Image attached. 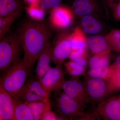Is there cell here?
Masks as SVG:
<instances>
[{"label":"cell","instance_id":"15","mask_svg":"<svg viewBox=\"0 0 120 120\" xmlns=\"http://www.w3.org/2000/svg\"><path fill=\"white\" fill-rule=\"evenodd\" d=\"M31 110L34 120H41L45 113L51 109L49 98L27 103Z\"/></svg>","mask_w":120,"mask_h":120},{"label":"cell","instance_id":"8","mask_svg":"<svg viewBox=\"0 0 120 120\" xmlns=\"http://www.w3.org/2000/svg\"><path fill=\"white\" fill-rule=\"evenodd\" d=\"M63 91L69 97L86 105L90 101L86 93L84 83L78 76H72L65 80L62 87Z\"/></svg>","mask_w":120,"mask_h":120},{"label":"cell","instance_id":"31","mask_svg":"<svg viewBox=\"0 0 120 120\" xmlns=\"http://www.w3.org/2000/svg\"><path fill=\"white\" fill-rule=\"evenodd\" d=\"M60 117H59L55 113L52 112L51 110L45 113L41 120H61Z\"/></svg>","mask_w":120,"mask_h":120},{"label":"cell","instance_id":"17","mask_svg":"<svg viewBox=\"0 0 120 120\" xmlns=\"http://www.w3.org/2000/svg\"><path fill=\"white\" fill-rule=\"evenodd\" d=\"M111 50L109 48L99 53L92 54L88 60L90 68H95L109 66Z\"/></svg>","mask_w":120,"mask_h":120},{"label":"cell","instance_id":"25","mask_svg":"<svg viewBox=\"0 0 120 120\" xmlns=\"http://www.w3.org/2000/svg\"><path fill=\"white\" fill-rule=\"evenodd\" d=\"M20 15H15L0 17V39L6 35L12 24Z\"/></svg>","mask_w":120,"mask_h":120},{"label":"cell","instance_id":"19","mask_svg":"<svg viewBox=\"0 0 120 120\" xmlns=\"http://www.w3.org/2000/svg\"><path fill=\"white\" fill-rule=\"evenodd\" d=\"M25 85L31 91L38 96L43 99L49 98L50 93L44 89L39 79L35 75L30 76Z\"/></svg>","mask_w":120,"mask_h":120},{"label":"cell","instance_id":"33","mask_svg":"<svg viewBox=\"0 0 120 120\" xmlns=\"http://www.w3.org/2000/svg\"><path fill=\"white\" fill-rule=\"evenodd\" d=\"M94 0H75L72 3L73 9L82 6Z\"/></svg>","mask_w":120,"mask_h":120},{"label":"cell","instance_id":"28","mask_svg":"<svg viewBox=\"0 0 120 120\" xmlns=\"http://www.w3.org/2000/svg\"><path fill=\"white\" fill-rule=\"evenodd\" d=\"M110 71V67L109 66L98 68H90L87 72V76L94 78L108 79Z\"/></svg>","mask_w":120,"mask_h":120},{"label":"cell","instance_id":"4","mask_svg":"<svg viewBox=\"0 0 120 120\" xmlns=\"http://www.w3.org/2000/svg\"><path fill=\"white\" fill-rule=\"evenodd\" d=\"M22 50L18 34L5 35L0 39V71L1 74L21 60Z\"/></svg>","mask_w":120,"mask_h":120},{"label":"cell","instance_id":"16","mask_svg":"<svg viewBox=\"0 0 120 120\" xmlns=\"http://www.w3.org/2000/svg\"><path fill=\"white\" fill-rule=\"evenodd\" d=\"M87 45L92 54L99 53L110 48L105 37L91 35L87 38Z\"/></svg>","mask_w":120,"mask_h":120},{"label":"cell","instance_id":"12","mask_svg":"<svg viewBox=\"0 0 120 120\" xmlns=\"http://www.w3.org/2000/svg\"><path fill=\"white\" fill-rule=\"evenodd\" d=\"M52 45L49 41L37 60L35 76L38 79L51 68L50 63L52 61Z\"/></svg>","mask_w":120,"mask_h":120},{"label":"cell","instance_id":"37","mask_svg":"<svg viewBox=\"0 0 120 120\" xmlns=\"http://www.w3.org/2000/svg\"></svg>","mask_w":120,"mask_h":120},{"label":"cell","instance_id":"14","mask_svg":"<svg viewBox=\"0 0 120 120\" xmlns=\"http://www.w3.org/2000/svg\"><path fill=\"white\" fill-rule=\"evenodd\" d=\"M22 9L20 0H0V17L20 15Z\"/></svg>","mask_w":120,"mask_h":120},{"label":"cell","instance_id":"3","mask_svg":"<svg viewBox=\"0 0 120 120\" xmlns=\"http://www.w3.org/2000/svg\"><path fill=\"white\" fill-rule=\"evenodd\" d=\"M31 71L22 59L20 60L1 74L0 85L16 100Z\"/></svg>","mask_w":120,"mask_h":120},{"label":"cell","instance_id":"2","mask_svg":"<svg viewBox=\"0 0 120 120\" xmlns=\"http://www.w3.org/2000/svg\"><path fill=\"white\" fill-rule=\"evenodd\" d=\"M55 94L54 107L62 120H93L98 117L94 112H86L85 105L69 97L64 91Z\"/></svg>","mask_w":120,"mask_h":120},{"label":"cell","instance_id":"35","mask_svg":"<svg viewBox=\"0 0 120 120\" xmlns=\"http://www.w3.org/2000/svg\"><path fill=\"white\" fill-rule=\"evenodd\" d=\"M106 4L110 8H112L115 3V0H105Z\"/></svg>","mask_w":120,"mask_h":120},{"label":"cell","instance_id":"18","mask_svg":"<svg viewBox=\"0 0 120 120\" xmlns=\"http://www.w3.org/2000/svg\"><path fill=\"white\" fill-rule=\"evenodd\" d=\"M70 41L72 50L86 49L87 39L85 33L79 27H75L70 34Z\"/></svg>","mask_w":120,"mask_h":120},{"label":"cell","instance_id":"24","mask_svg":"<svg viewBox=\"0 0 120 120\" xmlns=\"http://www.w3.org/2000/svg\"><path fill=\"white\" fill-rule=\"evenodd\" d=\"M45 99H46L42 98L31 91L25 85L19 92L16 100L27 103L43 101Z\"/></svg>","mask_w":120,"mask_h":120},{"label":"cell","instance_id":"22","mask_svg":"<svg viewBox=\"0 0 120 120\" xmlns=\"http://www.w3.org/2000/svg\"><path fill=\"white\" fill-rule=\"evenodd\" d=\"M105 37L111 50L120 53V30H111Z\"/></svg>","mask_w":120,"mask_h":120},{"label":"cell","instance_id":"26","mask_svg":"<svg viewBox=\"0 0 120 120\" xmlns=\"http://www.w3.org/2000/svg\"><path fill=\"white\" fill-rule=\"evenodd\" d=\"M64 66L67 73L72 77L79 76L84 74L85 67L71 60L65 62Z\"/></svg>","mask_w":120,"mask_h":120},{"label":"cell","instance_id":"9","mask_svg":"<svg viewBox=\"0 0 120 120\" xmlns=\"http://www.w3.org/2000/svg\"><path fill=\"white\" fill-rule=\"evenodd\" d=\"M95 113L105 120H120V97H113L99 102Z\"/></svg>","mask_w":120,"mask_h":120},{"label":"cell","instance_id":"11","mask_svg":"<svg viewBox=\"0 0 120 120\" xmlns=\"http://www.w3.org/2000/svg\"><path fill=\"white\" fill-rule=\"evenodd\" d=\"M16 100L0 85V120H13Z\"/></svg>","mask_w":120,"mask_h":120},{"label":"cell","instance_id":"32","mask_svg":"<svg viewBox=\"0 0 120 120\" xmlns=\"http://www.w3.org/2000/svg\"><path fill=\"white\" fill-rule=\"evenodd\" d=\"M113 10L114 16L117 20L120 21V0L115 2L112 8Z\"/></svg>","mask_w":120,"mask_h":120},{"label":"cell","instance_id":"6","mask_svg":"<svg viewBox=\"0 0 120 120\" xmlns=\"http://www.w3.org/2000/svg\"><path fill=\"white\" fill-rule=\"evenodd\" d=\"M71 33L67 31L60 32L52 45V61L56 65L62 64L72 51L70 41Z\"/></svg>","mask_w":120,"mask_h":120},{"label":"cell","instance_id":"27","mask_svg":"<svg viewBox=\"0 0 120 120\" xmlns=\"http://www.w3.org/2000/svg\"><path fill=\"white\" fill-rule=\"evenodd\" d=\"M87 57L86 49H79L72 50L68 58L85 67L88 63Z\"/></svg>","mask_w":120,"mask_h":120},{"label":"cell","instance_id":"21","mask_svg":"<svg viewBox=\"0 0 120 120\" xmlns=\"http://www.w3.org/2000/svg\"><path fill=\"white\" fill-rule=\"evenodd\" d=\"M74 12L79 16L94 15L100 13L101 8L98 0H94L79 8L74 9Z\"/></svg>","mask_w":120,"mask_h":120},{"label":"cell","instance_id":"29","mask_svg":"<svg viewBox=\"0 0 120 120\" xmlns=\"http://www.w3.org/2000/svg\"><path fill=\"white\" fill-rule=\"evenodd\" d=\"M110 67V72L108 79L116 91L120 90V72L114 68L112 65Z\"/></svg>","mask_w":120,"mask_h":120},{"label":"cell","instance_id":"36","mask_svg":"<svg viewBox=\"0 0 120 120\" xmlns=\"http://www.w3.org/2000/svg\"><path fill=\"white\" fill-rule=\"evenodd\" d=\"M41 0H24L25 2L29 5L35 4H39Z\"/></svg>","mask_w":120,"mask_h":120},{"label":"cell","instance_id":"13","mask_svg":"<svg viewBox=\"0 0 120 120\" xmlns=\"http://www.w3.org/2000/svg\"><path fill=\"white\" fill-rule=\"evenodd\" d=\"M80 24L85 34L91 35H96L101 32L103 25L94 15H87L81 17Z\"/></svg>","mask_w":120,"mask_h":120},{"label":"cell","instance_id":"7","mask_svg":"<svg viewBox=\"0 0 120 120\" xmlns=\"http://www.w3.org/2000/svg\"><path fill=\"white\" fill-rule=\"evenodd\" d=\"M64 79V72L61 65L51 68L39 79L43 88L47 92L55 94L62 90Z\"/></svg>","mask_w":120,"mask_h":120},{"label":"cell","instance_id":"30","mask_svg":"<svg viewBox=\"0 0 120 120\" xmlns=\"http://www.w3.org/2000/svg\"><path fill=\"white\" fill-rule=\"evenodd\" d=\"M61 0H41L39 4L44 9H52L60 6Z\"/></svg>","mask_w":120,"mask_h":120},{"label":"cell","instance_id":"34","mask_svg":"<svg viewBox=\"0 0 120 120\" xmlns=\"http://www.w3.org/2000/svg\"><path fill=\"white\" fill-rule=\"evenodd\" d=\"M112 66L120 72V54L117 57L114 63Z\"/></svg>","mask_w":120,"mask_h":120},{"label":"cell","instance_id":"20","mask_svg":"<svg viewBox=\"0 0 120 120\" xmlns=\"http://www.w3.org/2000/svg\"><path fill=\"white\" fill-rule=\"evenodd\" d=\"M33 120L31 110L27 103L16 101L13 120Z\"/></svg>","mask_w":120,"mask_h":120},{"label":"cell","instance_id":"10","mask_svg":"<svg viewBox=\"0 0 120 120\" xmlns=\"http://www.w3.org/2000/svg\"><path fill=\"white\" fill-rule=\"evenodd\" d=\"M73 16V13L70 9L60 6L52 9L50 15V23L54 28L64 29L71 25Z\"/></svg>","mask_w":120,"mask_h":120},{"label":"cell","instance_id":"5","mask_svg":"<svg viewBox=\"0 0 120 120\" xmlns=\"http://www.w3.org/2000/svg\"><path fill=\"white\" fill-rule=\"evenodd\" d=\"M84 83L86 93L90 101L101 102L115 91L108 79L87 76Z\"/></svg>","mask_w":120,"mask_h":120},{"label":"cell","instance_id":"23","mask_svg":"<svg viewBox=\"0 0 120 120\" xmlns=\"http://www.w3.org/2000/svg\"><path fill=\"white\" fill-rule=\"evenodd\" d=\"M26 12L31 20L43 21L45 16V10L39 4L29 5L26 8Z\"/></svg>","mask_w":120,"mask_h":120},{"label":"cell","instance_id":"1","mask_svg":"<svg viewBox=\"0 0 120 120\" xmlns=\"http://www.w3.org/2000/svg\"><path fill=\"white\" fill-rule=\"evenodd\" d=\"M24 56L23 62L31 70L43 51L50 36L49 31L43 21H26L18 33Z\"/></svg>","mask_w":120,"mask_h":120}]
</instances>
